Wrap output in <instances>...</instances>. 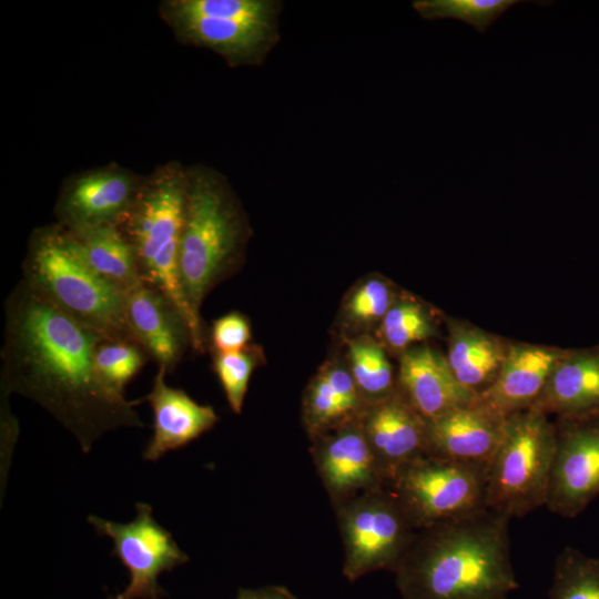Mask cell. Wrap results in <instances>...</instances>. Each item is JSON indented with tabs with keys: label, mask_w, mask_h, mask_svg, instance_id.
<instances>
[{
	"label": "cell",
	"mask_w": 599,
	"mask_h": 599,
	"mask_svg": "<svg viewBox=\"0 0 599 599\" xmlns=\"http://www.w3.org/2000/svg\"><path fill=\"white\" fill-rule=\"evenodd\" d=\"M183 43L211 50L232 68L261 65L280 40L277 24L163 14Z\"/></svg>",
	"instance_id": "cell-15"
},
{
	"label": "cell",
	"mask_w": 599,
	"mask_h": 599,
	"mask_svg": "<svg viewBox=\"0 0 599 599\" xmlns=\"http://www.w3.org/2000/svg\"><path fill=\"white\" fill-rule=\"evenodd\" d=\"M504 415L478 398L427 422L426 454L475 465H488L506 430Z\"/></svg>",
	"instance_id": "cell-12"
},
{
	"label": "cell",
	"mask_w": 599,
	"mask_h": 599,
	"mask_svg": "<svg viewBox=\"0 0 599 599\" xmlns=\"http://www.w3.org/2000/svg\"><path fill=\"white\" fill-rule=\"evenodd\" d=\"M487 466L424 454L396 473L392 494L418 531L486 509Z\"/></svg>",
	"instance_id": "cell-7"
},
{
	"label": "cell",
	"mask_w": 599,
	"mask_h": 599,
	"mask_svg": "<svg viewBox=\"0 0 599 599\" xmlns=\"http://www.w3.org/2000/svg\"><path fill=\"white\" fill-rule=\"evenodd\" d=\"M532 407L558 417L598 412L599 351H569L555 366Z\"/></svg>",
	"instance_id": "cell-21"
},
{
	"label": "cell",
	"mask_w": 599,
	"mask_h": 599,
	"mask_svg": "<svg viewBox=\"0 0 599 599\" xmlns=\"http://www.w3.org/2000/svg\"><path fill=\"white\" fill-rule=\"evenodd\" d=\"M136 516L128 524L89 516L88 521L101 535L113 541V555L130 572L128 587L109 599H160L163 589L160 573L185 564L189 557L172 535L156 522L148 504L135 505Z\"/></svg>",
	"instance_id": "cell-9"
},
{
	"label": "cell",
	"mask_w": 599,
	"mask_h": 599,
	"mask_svg": "<svg viewBox=\"0 0 599 599\" xmlns=\"http://www.w3.org/2000/svg\"><path fill=\"white\" fill-rule=\"evenodd\" d=\"M349 373L366 405L380 402L398 389L385 347L373 334L339 337Z\"/></svg>",
	"instance_id": "cell-24"
},
{
	"label": "cell",
	"mask_w": 599,
	"mask_h": 599,
	"mask_svg": "<svg viewBox=\"0 0 599 599\" xmlns=\"http://www.w3.org/2000/svg\"><path fill=\"white\" fill-rule=\"evenodd\" d=\"M251 235L227 180L212 167L189 166L179 272L185 302L201 324L205 297L240 270Z\"/></svg>",
	"instance_id": "cell-3"
},
{
	"label": "cell",
	"mask_w": 599,
	"mask_h": 599,
	"mask_svg": "<svg viewBox=\"0 0 599 599\" xmlns=\"http://www.w3.org/2000/svg\"><path fill=\"white\" fill-rule=\"evenodd\" d=\"M186 186V166L175 161L160 165L144 177L120 229L133 247L142 282L163 292L177 306L190 325L192 348L202 353L203 324L185 302L179 272Z\"/></svg>",
	"instance_id": "cell-4"
},
{
	"label": "cell",
	"mask_w": 599,
	"mask_h": 599,
	"mask_svg": "<svg viewBox=\"0 0 599 599\" xmlns=\"http://www.w3.org/2000/svg\"><path fill=\"white\" fill-rule=\"evenodd\" d=\"M397 386L425 420L478 398L456 380L446 355L426 344L398 355Z\"/></svg>",
	"instance_id": "cell-16"
},
{
	"label": "cell",
	"mask_w": 599,
	"mask_h": 599,
	"mask_svg": "<svg viewBox=\"0 0 599 599\" xmlns=\"http://www.w3.org/2000/svg\"><path fill=\"white\" fill-rule=\"evenodd\" d=\"M341 524L343 571L349 580L379 569L395 570L417 534L395 496L380 488L351 502Z\"/></svg>",
	"instance_id": "cell-8"
},
{
	"label": "cell",
	"mask_w": 599,
	"mask_h": 599,
	"mask_svg": "<svg viewBox=\"0 0 599 599\" xmlns=\"http://www.w3.org/2000/svg\"><path fill=\"white\" fill-rule=\"evenodd\" d=\"M252 331L248 318L240 312L227 313L214 321L210 343L212 354L241 351L251 344Z\"/></svg>",
	"instance_id": "cell-32"
},
{
	"label": "cell",
	"mask_w": 599,
	"mask_h": 599,
	"mask_svg": "<svg viewBox=\"0 0 599 599\" xmlns=\"http://www.w3.org/2000/svg\"><path fill=\"white\" fill-rule=\"evenodd\" d=\"M399 296L389 281L368 275L353 285L342 301L337 316L339 337L375 332Z\"/></svg>",
	"instance_id": "cell-25"
},
{
	"label": "cell",
	"mask_w": 599,
	"mask_h": 599,
	"mask_svg": "<svg viewBox=\"0 0 599 599\" xmlns=\"http://www.w3.org/2000/svg\"><path fill=\"white\" fill-rule=\"evenodd\" d=\"M236 599H297L281 587H265L260 589H241Z\"/></svg>",
	"instance_id": "cell-33"
},
{
	"label": "cell",
	"mask_w": 599,
	"mask_h": 599,
	"mask_svg": "<svg viewBox=\"0 0 599 599\" xmlns=\"http://www.w3.org/2000/svg\"><path fill=\"white\" fill-rule=\"evenodd\" d=\"M165 370L158 368L150 393L145 396L153 410V435L143 458L155 461L169 451L184 447L219 420L212 406L201 405L184 390L165 382Z\"/></svg>",
	"instance_id": "cell-17"
},
{
	"label": "cell",
	"mask_w": 599,
	"mask_h": 599,
	"mask_svg": "<svg viewBox=\"0 0 599 599\" xmlns=\"http://www.w3.org/2000/svg\"><path fill=\"white\" fill-rule=\"evenodd\" d=\"M144 177L118 165L78 174L64 183L55 204L57 224L68 232L120 226Z\"/></svg>",
	"instance_id": "cell-11"
},
{
	"label": "cell",
	"mask_w": 599,
	"mask_h": 599,
	"mask_svg": "<svg viewBox=\"0 0 599 599\" xmlns=\"http://www.w3.org/2000/svg\"><path fill=\"white\" fill-rule=\"evenodd\" d=\"M549 599H599V556L565 547L556 558Z\"/></svg>",
	"instance_id": "cell-28"
},
{
	"label": "cell",
	"mask_w": 599,
	"mask_h": 599,
	"mask_svg": "<svg viewBox=\"0 0 599 599\" xmlns=\"http://www.w3.org/2000/svg\"><path fill=\"white\" fill-rule=\"evenodd\" d=\"M521 0H416L413 9L425 20H460L484 33L489 26Z\"/></svg>",
	"instance_id": "cell-29"
},
{
	"label": "cell",
	"mask_w": 599,
	"mask_h": 599,
	"mask_svg": "<svg viewBox=\"0 0 599 599\" xmlns=\"http://www.w3.org/2000/svg\"><path fill=\"white\" fill-rule=\"evenodd\" d=\"M94 359L104 384L114 393L123 395L125 385L151 358L135 341L103 338L95 349Z\"/></svg>",
	"instance_id": "cell-30"
},
{
	"label": "cell",
	"mask_w": 599,
	"mask_h": 599,
	"mask_svg": "<svg viewBox=\"0 0 599 599\" xmlns=\"http://www.w3.org/2000/svg\"><path fill=\"white\" fill-rule=\"evenodd\" d=\"M367 407L345 357L335 353L309 380L303 398V418L313 436L361 417Z\"/></svg>",
	"instance_id": "cell-20"
},
{
	"label": "cell",
	"mask_w": 599,
	"mask_h": 599,
	"mask_svg": "<svg viewBox=\"0 0 599 599\" xmlns=\"http://www.w3.org/2000/svg\"><path fill=\"white\" fill-rule=\"evenodd\" d=\"M315 437L318 439V468L333 495L345 496L362 488H380L384 480L361 417Z\"/></svg>",
	"instance_id": "cell-18"
},
{
	"label": "cell",
	"mask_w": 599,
	"mask_h": 599,
	"mask_svg": "<svg viewBox=\"0 0 599 599\" xmlns=\"http://www.w3.org/2000/svg\"><path fill=\"white\" fill-rule=\"evenodd\" d=\"M436 334L432 313L417 300L399 296L374 332L387 352H403L428 341Z\"/></svg>",
	"instance_id": "cell-26"
},
{
	"label": "cell",
	"mask_w": 599,
	"mask_h": 599,
	"mask_svg": "<svg viewBox=\"0 0 599 599\" xmlns=\"http://www.w3.org/2000/svg\"><path fill=\"white\" fill-rule=\"evenodd\" d=\"M103 338L21 278L4 301L1 393L37 402L83 450L116 427H142L135 403L111 390L97 370L94 354Z\"/></svg>",
	"instance_id": "cell-1"
},
{
	"label": "cell",
	"mask_w": 599,
	"mask_h": 599,
	"mask_svg": "<svg viewBox=\"0 0 599 599\" xmlns=\"http://www.w3.org/2000/svg\"><path fill=\"white\" fill-rule=\"evenodd\" d=\"M555 435L546 507L576 518L599 496V410L559 417Z\"/></svg>",
	"instance_id": "cell-10"
},
{
	"label": "cell",
	"mask_w": 599,
	"mask_h": 599,
	"mask_svg": "<svg viewBox=\"0 0 599 599\" xmlns=\"http://www.w3.org/2000/svg\"><path fill=\"white\" fill-rule=\"evenodd\" d=\"M555 424L529 407L508 415L504 438L487 466L486 508L521 518L546 506Z\"/></svg>",
	"instance_id": "cell-6"
},
{
	"label": "cell",
	"mask_w": 599,
	"mask_h": 599,
	"mask_svg": "<svg viewBox=\"0 0 599 599\" xmlns=\"http://www.w3.org/2000/svg\"><path fill=\"white\" fill-rule=\"evenodd\" d=\"M510 518L488 508L418 530L395 568L404 599H507Z\"/></svg>",
	"instance_id": "cell-2"
},
{
	"label": "cell",
	"mask_w": 599,
	"mask_h": 599,
	"mask_svg": "<svg viewBox=\"0 0 599 599\" xmlns=\"http://www.w3.org/2000/svg\"><path fill=\"white\" fill-rule=\"evenodd\" d=\"M508 346L469 324H449L447 362L456 380L479 397L495 382Z\"/></svg>",
	"instance_id": "cell-22"
},
{
	"label": "cell",
	"mask_w": 599,
	"mask_h": 599,
	"mask_svg": "<svg viewBox=\"0 0 599 599\" xmlns=\"http://www.w3.org/2000/svg\"><path fill=\"white\" fill-rule=\"evenodd\" d=\"M282 2L276 0H164L160 16L211 18L277 24Z\"/></svg>",
	"instance_id": "cell-27"
},
{
	"label": "cell",
	"mask_w": 599,
	"mask_h": 599,
	"mask_svg": "<svg viewBox=\"0 0 599 599\" xmlns=\"http://www.w3.org/2000/svg\"><path fill=\"white\" fill-rule=\"evenodd\" d=\"M68 233L89 266L121 293L125 295L143 284L133 247L120 226Z\"/></svg>",
	"instance_id": "cell-23"
},
{
	"label": "cell",
	"mask_w": 599,
	"mask_h": 599,
	"mask_svg": "<svg viewBox=\"0 0 599 599\" xmlns=\"http://www.w3.org/2000/svg\"><path fill=\"white\" fill-rule=\"evenodd\" d=\"M568 352L530 344L509 345L495 382L478 399L504 415L534 406L555 366Z\"/></svg>",
	"instance_id": "cell-19"
},
{
	"label": "cell",
	"mask_w": 599,
	"mask_h": 599,
	"mask_svg": "<svg viewBox=\"0 0 599 599\" xmlns=\"http://www.w3.org/2000/svg\"><path fill=\"white\" fill-rule=\"evenodd\" d=\"M361 424L384 481H390L406 464L427 451V422L397 389L367 405Z\"/></svg>",
	"instance_id": "cell-14"
},
{
	"label": "cell",
	"mask_w": 599,
	"mask_h": 599,
	"mask_svg": "<svg viewBox=\"0 0 599 599\" xmlns=\"http://www.w3.org/2000/svg\"><path fill=\"white\" fill-rule=\"evenodd\" d=\"M265 361L263 349L256 344L232 353L213 354V368L225 393L231 409L241 414L250 378Z\"/></svg>",
	"instance_id": "cell-31"
},
{
	"label": "cell",
	"mask_w": 599,
	"mask_h": 599,
	"mask_svg": "<svg viewBox=\"0 0 599 599\" xmlns=\"http://www.w3.org/2000/svg\"><path fill=\"white\" fill-rule=\"evenodd\" d=\"M22 278L55 307L103 337L136 342L126 323L124 294L89 266L71 235L58 224L31 233Z\"/></svg>",
	"instance_id": "cell-5"
},
{
	"label": "cell",
	"mask_w": 599,
	"mask_h": 599,
	"mask_svg": "<svg viewBox=\"0 0 599 599\" xmlns=\"http://www.w3.org/2000/svg\"><path fill=\"white\" fill-rule=\"evenodd\" d=\"M126 323L151 359L166 374L173 373L192 347L191 328L171 298L146 284L124 295Z\"/></svg>",
	"instance_id": "cell-13"
}]
</instances>
